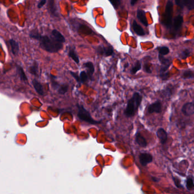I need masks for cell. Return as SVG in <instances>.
Wrapping results in <instances>:
<instances>
[{
	"instance_id": "6da1fadb",
	"label": "cell",
	"mask_w": 194,
	"mask_h": 194,
	"mask_svg": "<svg viewBox=\"0 0 194 194\" xmlns=\"http://www.w3.org/2000/svg\"><path fill=\"white\" fill-rule=\"evenodd\" d=\"M38 40L40 42L41 48L51 53H55L63 48V43L57 42L54 38L45 35L39 36Z\"/></svg>"
},
{
	"instance_id": "7a4b0ae2",
	"label": "cell",
	"mask_w": 194,
	"mask_h": 194,
	"mask_svg": "<svg viewBox=\"0 0 194 194\" xmlns=\"http://www.w3.org/2000/svg\"><path fill=\"white\" fill-rule=\"evenodd\" d=\"M143 99L142 96L138 92L134 93L131 98L127 102V107L124 111L125 117L130 118L134 116L137 112Z\"/></svg>"
},
{
	"instance_id": "3957f363",
	"label": "cell",
	"mask_w": 194,
	"mask_h": 194,
	"mask_svg": "<svg viewBox=\"0 0 194 194\" xmlns=\"http://www.w3.org/2000/svg\"><path fill=\"white\" fill-rule=\"evenodd\" d=\"M78 113L77 117L80 119L84 122L89 123L91 124H97L100 123V122H97L93 119L91 117L89 112L87 111L82 105L77 104Z\"/></svg>"
},
{
	"instance_id": "277c9868",
	"label": "cell",
	"mask_w": 194,
	"mask_h": 194,
	"mask_svg": "<svg viewBox=\"0 0 194 194\" xmlns=\"http://www.w3.org/2000/svg\"><path fill=\"white\" fill-rule=\"evenodd\" d=\"M173 3L171 1L167 2L166 6V10L165 12L164 22V24L167 28H170L171 26L172 22V16H173Z\"/></svg>"
},
{
	"instance_id": "5b68a950",
	"label": "cell",
	"mask_w": 194,
	"mask_h": 194,
	"mask_svg": "<svg viewBox=\"0 0 194 194\" xmlns=\"http://www.w3.org/2000/svg\"><path fill=\"white\" fill-rule=\"evenodd\" d=\"M182 113L186 116H190L194 114V102H188L183 106Z\"/></svg>"
},
{
	"instance_id": "8992f818",
	"label": "cell",
	"mask_w": 194,
	"mask_h": 194,
	"mask_svg": "<svg viewBox=\"0 0 194 194\" xmlns=\"http://www.w3.org/2000/svg\"><path fill=\"white\" fill-rule=\"evenodd\" d=\"M97 52L99 55H101L105 56H111L113 53V47H103V46H99L97 50Z\"/></svg>"
},
{
	"instance_id": "52a82bcc",
	"label": "cell",
	"mask_w": 194,
	"mask_h": 194,
	"mask_svg": "<svg viewBox=\"0 0 194 194\" xmlns=\"http://www.w3.org/2000/svg\"><path fill=\"white\" fill-rule=\"evenodd\" d=\"M139 161L141 164L144 166H146L148 164L152 162L153 161L152 155L149 153H143L139 155Z\"/></svg>"
},
{
	"instance_id": "ba28073f",
	"label": "cell",
	"mask_w": 194,
	"mask_h": 194,
	"mask_svg": "<svg viewBox=\"0 0 194 194\" xmlns=\"http://www.w3.org/2000/svg\"><path fill=\"white\" fill-rule=\"evenodd\" d=\"M162 104L160 101H156L150 105L148 108V112L149 113H160L161 112Z\"/></svg>"
},
{
	"instance_id": "9c48e42d",
	"label": "cell",
	"mask_w": 194,
	"mask_h": 194,
	"mask_svg": "<svg viewBox=\"0 0 194 194\" xmlns=\"http://www.w3.org/2000/svg\"><path fill=\"white\" fill-rule=\"evenodd\" d=\"M170 66L169 65H161L160 69L159 75L162 80H167L169 77V68Z\"/></svg>"
},
{
	"instance_id": "30bf717a",
	"label": "cell",
	"mask_w": 194,
	"mask_h": 194,
	"mask_svg": "<svg viewBox=\"0 0 194 194\" xmlns=\"http://www.w3.org/2000/svg\"><path fill=\"white\" fill-rule=\"evenodd\" d=\"M156 134L162 144H165L166 143L167 140V132L165 131L164 129L162 128L158 129Z\"/></svg>"
},
{
	"instance_id": "8fae6325",
	"label": "cell",
	"mask_w": 194,
	"mask_h": 194,
	"mask_svg": "<svg viewBox=\"0 0 194 194\" xmlns=\"http://www.w3.org/2000/svg\"><path fill=\"white\" fill-rule=\"evenodd\" d=\"M84 67L87 69V75L90 80H92L93 75L94 73V66L92 62H87L84 64Z\"/></svg>"
},
{
	"instance_id": "7c38bea8",
	"label": "cell",
	"mask_w": 194,
	"mask_h": 194,
	"mask_svg": "<svg viewBox=\"0 0 194 194\" xmlns=\"http://www.w3.org/2000/svg\"><path fill=\"white\" fill-rule=\"evenodd\" d=\"M136 141L139 146L145 148L147 146V141L139 132H137L136 134Z\"/></svg>"
},
{
	"instance_id": "4fadbf2b",
	"label": "cell",
	"mask_w": 194,
	"mask_h": 194,
	"mask_svg": "<svg viewBox=\"0 0 194 194\" xmlns=\"http://www.w3.org/2000/svg\"><path fill=\"white\" fill-rule=\"evenodd\" d=\"M33 85L34 87L35 88V90H36V92L38 93L39 95L43 96L45 94L43 87L42 86V84H40L39 82H38L35 79H34L33 80Z\"/></svg>"
},
{
	"instance_id": "5bb4252c",
	"label": "cell",
	"mask_w": 194,
	"mask_h": 194,
	"mask_svg": "<svg viewBox=\"0 0 194 194\" xmlns=\"http://www.w3.org/2000/svg\"><path fill=\"white\" fill-rule=\"evenodd\" d=\"M52 35L54 39L57 42H60L61 43H63L66 42V39L61 33L56 30H54L52 31Z\"/></svg>"
},
{
	"instance_id": "9a60e30c",
	"label": "cell",
	"mask_w": 194,
	"mask_h": 194,
	"mask_svg": "<svg viewBox=\"0 0 194 194\" xmlns=\"http://www.w3.org/2000/svg\"><path fill=\"white\" fill-rule=\"evenodd\" d=\"M137 16H138L139 19L140 21L141 22L144 26H147L148 25V21H147V19H146V16H145V12H144L143 10H140V9L138 10V12H137Z\"/></svg>"
},
{
	"instance_id": "2e32d148",
	"label": "cell",
	"mask_w": 194,
	"mask_h": 194,
	"mask_svg": "<svg viewBox=\"0 0 194 194\" xmlns=\"http://www.w3.org/2000/svg\"><path fill=\"white\" fill-rule=\"evenodd\" d=\"M9 43L10 45L13 54L14 55H17L18 54L19 50V47L18 42H16L14 39H10L9 40Z\"/></svg>"
},
{
	"instance_id": "e0dca14e",
	"label": "cell",
	"mask_w": 194,
	"mask_h": 194,
	"mask_svg": "<svg viewBox=\"0 0 194 194\" xmlns=\"http://www.w3.org/2000/svg\"><path fill=\"white\" fill-rule=\"evenodd\" d=\"M48 9L52 15L54 17H58V13L57 12L56 7L55 4L54 0H49Z\"/></svg>"
},
{
	"instance_id": "ac0fdd59",
	"label": "cell",
	"mask_w": 194,
	"mask_h": 194,
	"mask_svg": "<svg viewBox=\"0 0 194 194\" xmlns=\"http://www.w3.org/2000/svg\"><path fill=\"white\" fill-rule=\"evenodd\" d=\"M132 27H133V29L134 30V32L136 33V34H138V35L143 36L145 35V32L143 29V28L141 27L140 25H139L135 21L133 22Z\"/></svg>"
},
{
	"instance_id": "d6986e66",
	"label": "cell",
	"mask_w": 194,
	"mask_h": 194,
	"mask_svg": "<svg viewBox=\"0 0 194 194\" xmlns=\"http://www.w3.org/2000/svg\"><path fill=\"white\" fill-rule=\"evenodd\" d=\"M29 71L32 75H34L37 77L39 76V66L36 61H35L32 66H30L29 69Z\"/></svg>"
},
{
	"instance_id": "ffe728a7",
	"label": "cell",
	"mask_w": 194,
	"mask_h": 194,
	"mask_svg": "<svg viewBox=\"0 0 194 194\" xmlns=\"http://www.w3.org/2000/svg\"><path fill=\"white\" fill-rule=\"evenodd\" d=\"M78 31L84 35H90L92 33V30L89 27L84 24H80L78 27Z\"/></svg>"
},
{
	"instance_id": "44dd1931",
	"label": "cell",
	"mask_w": 194,
	"mask_h": 194,
	"mask_svg": "<svg viewBox=\"0 0 194 194\" xmlns=\"http://www.w3.org/2000/svg\"><path fill=\"white\" fill-rule=\"evenodd\" d=\"M68 55L70 57H71L73 61H75V62L77 64H78L80 63V59L79 57L78 56L77 54L76 53V52L75 51V48L74 47L73 48H69V52H68Z\"/></svg>"
},
{
	"instance_id": "7402d4cb",
	"label": "cell",
	"mask_w": 194,
	"mask_h": 194,
	"mask_svg": "<svg viewBox=\"0 0 194 194\" xmlns=\"http://www.w3.org/2000/svg\"><path fill=\"white\" fill-rule=\"evenodd\" d=\"M183 23V18L182 16L178 15L174 19V28L176 30H179Z\"/></svg>"
},
{
	"instance_id": "603a6c76",
	"label": "cell",
	"mask_w": 194,
	"mask_h": 194,
	"mask_svg": "<svg viewBox=\"0 0 194 194\" xmlns=\"http://www.w3.org/2000/svg\"><path fill=\"white\" fill-rule=\"evenodd\" d=\"M141 68V64L140 61H136L134 64V66H132L131 70V73L132 75H135L138 71H139Z\"/></svg>"
},
{
	"instance_id": "cb8c5ba5",
	"label": "cell",
	"mask_w": 194,
	"mask_h": 194,
	"mask_svg": "<svg viewBox=\"0 0 194 194\" xmlns=\"http://www.w3.org/2000/svg\"><path fill=\"white\" fill-rule=\"evenodd\" d=\"M17 73L21 79V80L23 81H26L27 80V78L25 75L24 71L23 68L20 66H17Z\"/></svg>"
},
{
	"instance_id": "d4e9b609",
	"label": "cell",
	"mask_w": 194,
	"mask_h": 194,
	"mask_svg": "<svg viewBox=\"0 0 194 194\" xmlns=\"http://www.w3.org/2000/svg\"><path fill=\"white\" fill-rule=\"evenodd\" d=\"M68 90V85L67 84H63L60 85L59 89H57V92L61 94H65Z\"/></svg>"
},
{
	"instance_id": "484cf974",
	"label": "cell",
	"mask_w": 194,
	"mask_h": 194,
	"mask_svg": "<svg viewBox=\"0 0 194 194\" xmlns=\"http://www.w3.org/2000/svg\"><path fill=\"white\" fill-rule=\"evenodd\" d=\"M182 78L183 79H190V78H194V73L190 70L186 71L183 73Z\"/></svg>"
},
{
	"instance_id": "4316f807",
	"label": "cell",
	"mask_w": 194,
	"mask_h": 194,
	"mask_svg": "<svg viewBox=\"0 0 194 194\" xmlns=\"http://www.w3.org/2000/svg\"><path fill=\"white\" fill-rule=\"evenodd\" d=\"M158 52H159V55H162V56L166 55L170 52L169 48L167 47H165V46L158 47Z\"/></svg>"
},
{
	"instance_id": "83f0119b",
	"label": "cell",
	"mask_w": 194,
	"mask_h": 194,
	"mask_svg": "<svg viewBox=\"0 0 194 194\" xmlns=\"http://www.w3.org/2000/svg\"><path fill=\"white\" fill-rule=\"evenodd\" d=\"M186 186L188 190H192L194 188V179L191 177H189L187 179L186 182Z\"/></svg>"
},
{
	"instance_id": "f1b7e54d",
	"label": "cell",
	"mask_w": 194,
	"mask_h": 194,
	"mask_svg": "<svg viewBox=\"0 0 194 194\" xmlns=\"http://www.w3.org/2000/svg\"><path fill=\"white\" fill-rule=\"evenodd\" d=\"M80 80H81V83L86 82L87 81V80L89 79L88 76L85 71H82L80 73Z\"/></svg>"
},
{
	"instance_id": "f546056e",
	"label": "cell",
	"mask_w": 194,
	"mask_h": 194,
	"mask_svg": "<svg viewBox=\"0 0 194 194\" xmlns=\"http://www.w3.org/2000/svg\"><path fill=\"white\" fill-rule=\"evenodd\" d=\"M190 54V51H189L187 49H186L181 53L179 57L182 59H185L187 57L189 56Z\"/></svg>"
},
{
	"instance_id": "4dcf8cb0",
	"label": "cell",
	"mask_w": 194,
	"mask_h": 194,
	"mask_svg": "<svg viewBox=\"0 0 194 194\" xmlns=\"http://www.w3.org/2000/svg\"><path fill=\"white\" fill-rule=\"evenodd\" d=\"M185 3L188 9H194V0H185Z\"/></svg>"
},
{
	"instance_id": "1f68e13d",
	"label": "cell",
	"mask_w": 194,
	"mask_h": 194,
	"mask_svg": "<svg viewBox=\"0 0 194 194\" xmlns=\"http://www.w3.org/2000/svg\"><path fill=\"white\" fill-rule=\"evenodd\" d=\"M172 92H173L172 87H167L163 91V94L166 97H170L171 96Z\"/></svg>"
},
{
	"instance_id": "d6a6232c",
	"label": "cell",
	"mask_w": 194,
	"mask_h": 194,
	"mask_svg": "<svg viewBox=\"0 0 194 194\" xmlns=\"http://www.w3.org/2000/svg\"><path fill=\"white\" fill-rule=\"evenodd\" d=\"M70 73L71 74L72 76L74 77L75 80L77 81L78 83L79 84H81V80H80V76L78 75L77 73H75V72H70Z\"/></svg>"
},
{
	"instance_id": "836d02e7",
	"label": "cell",
	"mask_w": 194,
	"mask_h": 194,
	"mask_svg": "<svg viewBox=\"0 0 194 194\" xmlns=\"http://www.w3.org/2000/svg\"><path fill=\"white\" fill-rule=\"evenodd\" d=\"M151 66L149 64H145L144 66V71L147 73H152V69L150 68Z\"/></svg>"
},
{
	"instance_id": "e575fe53",
	"label": "cell",
	"mask_w": 194,
	"mask_h": 194,
	"mask_svg": "<svg viewBox=\"0 0 194 194\" xmlns=\"http://www.w3.org/2000/svg\"><path fill=\"white\" fill-rule=\"evenodd\" d=\"M109 1L111 3H112L113 7L116 9H117L119 7L120 3V0H109Z\"/></svg>"
},
{
	"instance_id": "d590c367",
	"label": "cell",
	"mask_w": 194,
	"mask_h": 194,
	"mask_svg": "<svg viewBox=\"0 0 194 194\" xmlns=\"http://www.w3.org/2000/svg\"><path fill=\"white\" fill-rule=\"evenodd\" d=\"M174 181V183L176 184V187H178V188H181L182 187V185H181V183H180V180H179L178 178H175L173 177Z\"/></svg>"
},
{
	"instance_id": "8d00e7d4",
	"label": "cell",
	"mask_w": 194,
	"mask_h": 194,
	"mask_svg": "<svg viewBox=\"0 0 194 194\" xmlns=\"http://www.w3.org/2000/svg\"><path fill=\"white\" fill-rule=\"evenodd\" d=\"M46 0H41L40 2H39V3H38V8L39 9H40V8H42L43 6L45 5V3H46Z\"/></svg>"
},
{
	"instance_id": "74e56055",
	"label": "cell",
	"mask_w": 194,
	"mask_h": 194,
	"mask_svg": "<svg viewBox=\"0 0 194 194\" xmlns=\"http://www.w3.org/2000/svg\"><path fill=\"white\" fill-rule=\"evenodd\" d=\"M139 0H131V5H134L135 3H136L138 2Z\"/></svg>"
},
{
	"instance_id": "f35d334b",
	"label": "cell",
	"mask_w": 194,
	"mask_h": 194,
	"mask_svg": "<svg viewBox=\"0 0 194 194\" xmlns=\"http://www.w3.org/2000/svg\"><path fill=\"white\" fill-rule=\"evenodd\" d=\"M175 1H176V4L178 5L181 4V3L182 1V0H175Z\"/></svg>"
}]
</instances>
